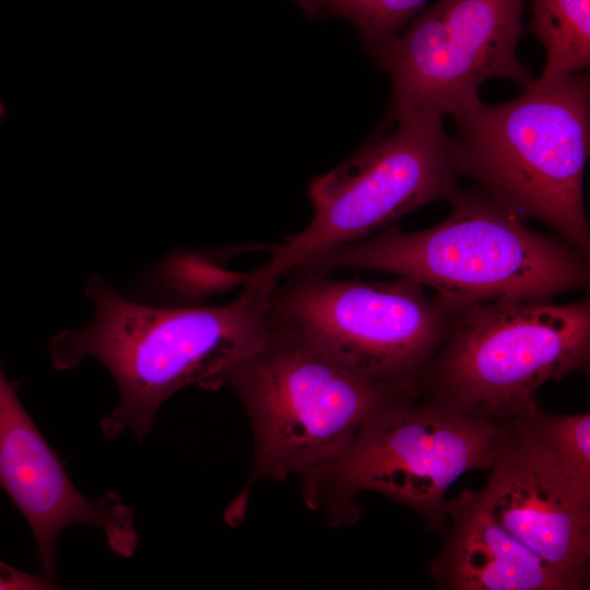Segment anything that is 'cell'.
Here are the masks:
<instances>
[{"mask_svg":"<svg viewBox=\"0 0 590 590\" xmlns=\"http://www.w3.org/2000/svg\"><path fill=\"white\" fill-rule=\"evenodd\" d=\"M462 175L523 220L543 222L586 258L590 232L583 176L590 150V82L575 73L498 105L482 102L452 116Z\"/></svg>","mask_w":590,"mask_h":590,"instance_id":"cell-3","label":"cell"},{"mask_svg":"<svg viewBox=\"0 0 590 590\" xmlns=\"http://www.w3.org/2000/svg\"><path fill=\"white\" fill-rule=\"evenodd\" d=\"M310 15H335L355 25L374 55L391 42L427 0H295Z\"/></svg>","mask_w":590,"mask_h":590,"instance_id":"cell-14","label":"cell"},{"mask_svg":"<svg viewBox=\"0 0 590 590\" xmlns=\"http://www.w3.org/2000/svg\"><path fill=\"white\" fill-rule=\"evenodd\" d=\"M269 291L246 283L223 305L151 307L93 276L85 292L94 317L51 340L52 365L68 370L86 357L98 359L119 389L118 405L101 421L103 435L116 438L131 430L141 441L169 397L193 385L221 388L229 370L263 345L270 333Z\"/></svg>","mask_w":590,"mask_h":590,"instance_id":"cell-1","label":"cell"},{"mask_svg":"<svg viewBox=\"0 0 590 590\" xmlns=\"http://www.w3.org/2000/svg\"><path fill=\"white\" fill-rule=\"evenodd\" d=\"M530 32L542 43L546 62L536 85H551L590 63V0H531Z\"/></svg>","mask_w":590,"mask_h":590,"instance_id":"cell-13","label":"cell"},{"mask_svg":"<svg viewBox=\"0 0 590 590\" xmlns=\"http://www.w3.org/2000/svg\"><path fill=\"white\" fill-rule=\"evenodd\" d=\"M442 222L389 226L299 268L390 273L435 291L450 307L493 300H551L587 288L589 259L562 238L533 231L483 191L458 189Z\"/></svg>","mask_w":590,"mask_h":590,"instance_id":"cell-2","label":"cell"},{"mask_svg":"<svg viewBox=\"0 0 590 590\" xmlns=\"http://www.w3.org/2000/svg\"><path fill=\"white\" fill-rule=\"evenodd\" d=\"M269 330L263 345L224 380L252 430L249 484L330 465L380 409L421 394L417 386L366 378L297 335Z\"/></svg>","mask_w":590,"mask_h":590,"instance_id":"cell-4","label":"cell"},{"mask_svg":"<svg viewBox=\"0 0 590 590\" xmlns=\"http://www.w3.org/2000/svg\"><path fill=\"white\" fill-rule=\"evenodd\" d=\"M452 308L449 331L420 384L440 408L506 424L539 409L543 384L589 366V297Z\"/></svg>","mask_w":590,"mask_h":590,"instance_id":"cell-5","label":"cell"},{"mask_svg":"<svg viewBox=\"0 0 590 590\" xmlns=\"http://www.w3.org/2000/svg\"><path fill=\"white\" fill-rule=\"evenodd\" d=\"M453 309L411 279L337 280L297 268L267 296V323L366 378L420 387Z\"/></svg>","mask_w":590,"mask_h":590,"instance_id":"cell-7","label":"cell"},{"mask_svg":"<svg viewBox=\"0 0 590 590\" xmlns=\"http://www.w3.org/2000/svg\"><path fill=\"white\" fill-rule=\"evenodd\" d=\"M60 588L55 578L33 575L0 560V590H45Z\"/></svg>","mask_w":590,"mask_h":590,"instance_id":"cell-16","label":"cell"},{"mask_svg":"<svg viewBox=\"0 0 590 590\" xmlns=\"http://www.w3.org/2000/svg\"><path fill=\"white\" fill-rule=\"evenodd\" d=\"M531 415L504 424L477 495L512 536L577 590L586 585L590 555V481L553 452Z\"/></svg>","mask_w":590,"mask_h":590,"instance_id":"cell-10","label":"cell"},{"mask_svg":"<svg viewBox=\"0 0 590 590\" xmlns=\"http://www.w3.org/2000/svg\"><path fill=\"white\" fill-rule=\"evenodd\" d=\"M531 421L553 452L579 476L590 481V414L558 415L538 409Z\"/></svg>","mask_w":590,"mask_h":590,"instance_id":"cell-15","label":"cell"},{"mask_svg":"<svg viewBox=\"0 0 590 590\" xmlns=\"http://www.w3.org/2000/svg\"><path fill=\"white\" fill-rule=\"evenodd\" d=\"M452 527L429 566L433 581L451 590H571L567 581L512 536L464 489L447 502Z\"/></svg>","mask_w":590,"mask_h":590,"instance_id":"cell-12","label":"cell"},{"mask_svg":"<svg viewBox=\"0 0 590 590\" xmlns=\"http://www.w3.org/2000/svg\"><path fill=\"white\" fill-rule=\"evenodd\" d=\"M0 487L27 521L43 575L56 576V546L72 524L94 526L108 546L131 557L139 544L130 507L116 493L96 500L73 485L62 462L21 403L0 364Z\"/></svg>","mask_w":590,"mask_h":590,"instance_id":"cell-11","label":"cell"},{"mask_svg":"<svg viewBox=\"0 0 590 590\" xmlns=\"http://www.w3.org/2000/svg\"><path fill=\"white\" fill-rule=\"evenodd\" d=\"M417 398L380 409L340 459L300 477L307 506L347 524L361 515L355 498L371 491L414 509L433 528L444 524L448 488L468 471L491 468L504 424Z\"/></svg>","mask_w":590,"mask_h":590,"instance_id":"cell-6","label":"cell"},{"mask_svg":"<svg viewBox=\"0 0 590 590\" xmlns=\"http://www.w3.org/2000/svg\"><path fill=\"white\" fill-rule=\"evenodd\" d=\"M524 0H439L373 56L392 83L391 117L455 116L481 102L479 87L533 80L517 56Z\"/></svg>","mask_w":590,"mask_h":590,"instance_id":"cell-9","label":"cell"},{"mask_svg":"<svg viewBox=\"0 0 590 590\" xmlns=\"http://www.w3.org/2000/svg\"><path fill=\"white\" fill-rule=\"evenodd\" d=\"M441 117L413 115L350 160L316 178L307 226L248 273L245 283L271 288L287 272L342 246L371 236L403 215L458 190L455 140Z\"/></svg>","mask_w":590,"mask_h":590,"instance_id":"cell-8","label":"cell"},{"mask_svg":"<svg viewBox=\"0 0 590 590\" xmlns=\"http://www.w3.org/2000/svg\"><path fill=\"white\" fill-rule=\"evenodd\" d=\"M4 115H5L4 105H3V103L0 101V123H1V121L3 120V118H4Z\"/></svg>","mask_w":590,"mask_h":590,"instance_id":"cell-17","label":"cell"}]
</instances>
